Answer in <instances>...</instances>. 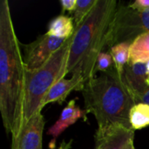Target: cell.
Returning <instances> with one entry per match:
<instances>
[{
	"label": "cell",
	"mask_w": 149,
	"mask_h": 149,
	"mask_svg": "<svg viewBox=\"0 0 149 149\" xmlns=\"http://www.w3.org/2000/svg\"><path fill=\"white\" fill-rule=\"evenodd\" d=\"M25 72L7 0L0 3V112L7 134L14 139L23 124Z\"/></svg>",
	"instance_id": "obj_1"
},
{
	"label": "cell",
	"mask_w": 149,
	"mask_h": 149,
	"mask_svg": "<svg viewBox=\"0 0 149 149\" xmlns=\"http://www.w3.org/2000/svg\"><path fill=\"white\" fill-rule=\"evenodd\" d=\"M115 0H98L84 21L75 27L65 75L79 74L86 83L94 77L98 56L107 46V38L114 14Z\"/></svg>",
	"instance_id": "obj_2"
},
{
	"label": "cell",
	"mask_w": 149,
	"mask_h": 149,
	"mask_svg": "<svg viewBox=\"0 0 149 149\" xmlns=\"http://www.w3.org/2000/svg\"><path fill=\"white\" fill-rule=\"evenodd\" d=\"M82 94L86 113L93 114L96 119L97 132H104L115 126L134 130L130 125L129 113L135 102L116 70L88 79Z\"/></svg>",
	"instance_id": "obj_3"
},
{
	"label": "cell",
	"mask_w": 149,
	"mask_h": 149,
	"mask_svg": "<svg viewBox=\"0 0 149 149\" xmlns=\"http://www.w3.org/2000/svg\"><path fill=\"white\" fill-rule=\"evenodd\" d=\"M72 36L40 68L25 72L24 98L23 105V125L38 111H42V102L52 87L60 79L65 77V67Z\"/></svg>",
	"instance_id": "obj_4"
},
{
	"label": "cell",
	"mask_w": 149,
	"mask_h": 149,
	"mask_svg": "<svg viewBox=\"0 0 149 149\" xmlns=\"http://www.w3.org/2000/svg\"><path fill=\"white\" fill-rule=\"evenodd\" d=\"M149 32V9L140 11L127 6L118 7L111 24L107 46L127 42L132 43L137 37Z\"/></svg>",
	"instance_id": "obj_5"
},
{
	"label": "cell",
	"mask_w": 149,
	"mask_h": 149,
	"mask_svg": "<svg viewBox=\"0 0 149 149\" xmlns=\"http://www.w3.org/2000/svg\"><path fill=\"white\" fill-rule=\"evenodd\" d=\"M66 40L50 36L47 33L39 36L35 41L24 47V62L26 70L35 71L43 66Z\"/></svg>",
	"instance_id": "obj_6"
},
{
	"label": "cell",
	"mask_w": 149,
	"mask_h": 149,
	"mask_svg": "<svg viewBox=\"0 0 149 149\" xmlns=\"http://www.w3.org/2000/svg\"><path fill=\"white\" fill-rule=\"evenodd\" d=\"M45 119L41 111L35 113L21 127L17 136L12 139L11 149H43Z\"/></svg>",
	"instance_id": "obj_7"
},
{
	"label": "cell",
	"mask_w": 149,
	"mask_h": 149,
	"mask_svg": "<svg viewBox=\"0 0 149 149\" xmlns=\"http://www.w3.org/2000/svg\"><path fill=\"white\" fill-rule=\"evenodd\" d=\"M121 80L133 97L135 104L148 89L147 63H128L121 76Z\"/></svg>",
	"instance_id": "obj_8"
},
{
	"label": "cell",
	"mask_w": 149,
	"mask_h": 149,
	"mask_svg": "<svg viewBox=\"0 0 149 149\" xmlns=\"http://www.w3.org/2000/svg\"><path fill=\"white\" fill-rule=\"evenodd\" d=\"M134 130L115 126L104 132H96L95 142L98 149H130L134 144Z\"/></svg>",
	"instance_id": "obj_9"
},
{
	"label": "cell",
	"mask_w": 149,
	"mask_h": 149,
	"mask_svg": "<svg viewBox=\"0 0 149 149\" xmlns=\"http://www.w3.org/2000/svg\"><path fill=\"white\" fill-rule=\"evenodd\" d=\"M85 82L79 74H72L69 79L65 78L60 79L52 86L45 97L41 105L42 109L49 103L58 102V104H62L72 91H82Z\"/></svg>",
	"instance_id": "obj_10"
},
{
	"label": "cell",
	"mask_w": 149,
	"mask_h": 149,
	"mask_svg": "<svg viewBox=\"0 0 149 149\" xmlns=\"http://www.w3.org/2000/svg\"><path fill=\"white\" fill-rule=\"evenodd\" d=\"M86 111L80 107H76L75 100H71L67 106L63 109L58 120L48 130V134L52 135L56 140L67 127L73 125L79 119L86 118Z\"/></svg>",
	"instance_id": "obj_11"
},
{
	"label": "cell",
	"mask_w": 149,
	"mask_h": 149,
	"mask_svg": "<svg viewBox=\"0 0 149 149\" xmlns=\"http://www.w3.org/2000/svg\"><path fill=\"white\" fill-rule=\"evenodd\" d=\"M73 17L60 15L55 17L49 24L47 34L63 39H68L73 35L75 27L73 25Z\"/></svg>",
	"instance_id": "obj_12"
},
{
	"label": "cell",
	"mask_w": 149,
	"mask_h": 149,
	"mask_svg": "<svg viewBox=\"0 0 149 149\" xmlns=\"http://www.w3.org/2000/svg\"><path fill=\"white\" fill-rule=\"evenodd\" d=\"M149 61V32L137 37L131 44L129 63H147Z\"/></svg>",
	"instance_id": "obj_13"
},
{
	"label": "cell",
	"mask_w": 149,
	"mask_h": 149,
	"mask_svg": "<svg viewBox=\"0 0 149 149\" xmlns=\"http://www.w3.org/2000/svg\"><path fill=\"white\" fill-rule=\"evenodd\" d=\"M132 43H120L110 48V54L113 57L115 70L121 78L126 65L129 63V50Z\"/></svg>",
	"instance_id": "obj_14"
},
{
	"label": "cell",
	"mask_w": 149,
	"mask_h": 149,
	"mask_svg": "<svg viewBox=\"0 0 149 149\" xmlns=\"http://www.w3.org/2000/svg\"><path fill=\"white\" fill-rule=\"evenodd\" d=\"M129 121L134 131L148 127L149 105L143 102L135 104L130 110Z\"/></svg>",
	"instance_id": "obj_15"
},
{
	"label": "cell",
	"mask_w": 149,
	"mask_h": 149,
	"mask_svg": "<svg viewBox=\"0 0 149 149\" xmlns=\"http://www.w3.org/2000/svg\"><path fill=\"white\" fill-rule=\"evenodd\" d=\"M98 0H77V5L73 11L75 27L79 26L94 8Z\"/></svg>",
	"instance_id": "obj_16"
},
{
	"label": "cell",
	"mask_w": 149,
	"mask_h": 149,
	"mask_svg": "<svg viewBox=\"0 0 149 149\" xmlns=\"http://www.w3.org/2000/svg\"><path fill=\"white\" fill-rule=\"evenodd\" d=\"M114 65L113 57L110 54V52H102L100 53L98 56V59L96 62L95 65V70H94V74L96 76V73L98 72H107L111 70H113V65Z\"/></svg>",
	"instance_id": "obj_17"
},
{
	"label": "cell",
	"mask_w": 149,
	"mask_h": 149,
	"mask_svg": "<svg viewBox=\"0 0 149 149\" xmlns=\"http://www.w3.org/2000/svg\"><path fill=\"white\" fill-rule=\"evenodd\" d=\"M128 6L134 10L140 11L147 10L149 9V0H136Z\"/></svg>",
	"instance_id": "obj_18"
},
{
	"label": "cell",
	"mask_w": 149,
	"mask_h": 149,
	"mask_svg": "<svg viewBox=\"0 0 149 149\" xmlns=\"http://www.w3.org/2000/svg\"><path fill=\"white\" fill-rule=\"evenodd\" d=\"M60 4L64 11H74L77 5V0H60Z\"/></svg>",
	"instance_id": "obj_19"
},
{
	"label": "cell",
	"mask_w": 149,
	"mask_h": 149,
	"mask_svg": "<svg viewBox=\"0 0 149 149\" xmlns=\"http://www.w3.org/2000/svg\"><path fill=\"white\" fill-rule=\"evenodd\" d=\"M140 102H143V103H146V104L149 105V87L148 89L146 91V93L139 99L138 103H140Z\"/></svg>",
	"instance_id": "obj_20"
},
{
	"label": "cell",
	"mask_w": 149,
	"mask_h": 149,
	"mask_svg": "<svg viewBox=\"0 0 149 149\" xmlns=\"http://www.w3.org/2000/svg\"><path fill=\"white\" fill-rule=\"evenodd\" d=\"M71 148V142H69V143H65V141H63V143L61 144V146H60V148L59 149H68Z\"/></svg>",
	"instance_id": "obj_21"
},
{
	"label": "cell",
	"mask_w": 149,
	"mask_h": 149,
	"mask_svg": "<svg viewBox=\"0 0 149 149\" xmlns=\"http://www.w3.org/2000/svg\"><path fill=\"white\" fill-rule=\"evenodd\" d=\"M130 149H135V148H134V144H132V146L130 147Z\"/></svg>",
	"instance_id": "obj_22"
},
{
	"label": "cell",
	"mask_w": 149,
	"mask_h": 149,
	"mask_svg": "<svg viewBox=\"0 0 149 149\" xmlns=\"http://www.w3.org/2000/svg\"><path fill=\"white\" fill-rule=\"evenodd\" d=\"M95 149H98V148H95Z\"/></svg>",
	"instance_id": "obj_23"
}]
</instances>
